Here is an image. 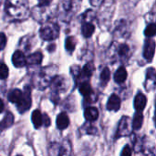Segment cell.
<instances>
[{
	"label": "cell",
	"instance_id": "6da1fadb",
	"mask_svg": "<svg viewBox=\"0 0 156 156\" xmlns=\"http://www.w3.org/2000/svg\"><path fill=\"white\" fill-rule=\"evenodd\" d=\"M7 100L10 102L16 104V109L20 113H24L30 109L32 104L30 87H24V90L19 89L11 90L7 94Z\"/></svg>",
	"mask_w": 156,
	"mask_h": 156
},
{
	"label": "cell",
	"instance_id": "7a4b0ae2",
	"mask_svg": "<svg viewBox=\"0 0 156 156\" xmlns=\"http://www.w3.org/2000/svg\"><path fill=\"white\" fill-rule=\"evenodd\" d=\"M57 71L58 67L55 65H50L40 69L32 79L33 86L39 90H43L49 87L53 78L57 75Z\"/></svg>",
	"mask_w": 156,
	"mask_h": 156
},
{
	"label": "cell",
	"instance_id": "3957f363",
	"mask_svg": "<svg viewBox=\"0 0 156 156\" xmlns=\"http://www.w3.org/2000/svg\"><path fill=\"white\" fill-rule=\"evenodd\" d=\"M6 14L15 19H26L29 14L27 0H6L5 4Z\"/></svg>",
	"mask_w": 156,
	"mask_h": 156
},
{
	"label": "cell",
	"instance_id": "277c9868",
	"mask_svg": "<svg viewBox=\"0 0 156 156\" xmlns=\"http://www.w3.org/2000/svg\"><path fill=\"white\" fill-rule=\"evenodd\" d=\"M107 57L112 63L116 61L126 62L131 57V48L128 44L113 42L107 52Z\"/></svg>",
	"mask_w": 156,
	"mask_h": 156
},
{
	"label": "cell",
	"instance_id": "5b68a950",
	"mask_svg": "<svg viewBox=\"0 0 156 156\" xmlns=\"http://www.w3.org/2000/svg\"><path fill=\"white\" fill-rule=\"evenodd\" d=\"M80 8L79 0H59L58 5V15L61 21L68 23L76 15Z\"/></svg>",
	"mask_w": 156,
	"mask_h": 156
},
{
	"label": "cell",
	"instance_id": "8992f818",
	"mask_svg": "<svg viewBox=\"0 0 156 156\" xmlns=\"http://www.w3.org/2000/svg\"><path fill=\"white\" fill-rule=\"evenodd\" d=\"M49 86L51 87V100L53 102L58 103L60 94L66 92L69 90V79L64 75H56Z\"/></svg>",
	"mask_w": 156,
	"mask_h": 156
},
{
	"label": "cell",
	"instance_id": "52a82bcc",
	"mask_svg": "<svg viewBox=\"0 0 156 156\" xmlns=\"http://www.w3.org/2000/svg\"><path fill=\"white\" fill-rule=\"evenodd\" d=\"M97 17L96 13L93 10H88L85 12V14L83 15V22H82V26H81V33L83 35L84 37L88 38L90 37L94 31H95V26L93 24V21Z\"/></svg>",
	"mask_w": 156,
	"mask_h": 156
},
{
	"label": "cell",
	"instance_id": "ba28073f",
	"mask_svg": "<svg viewBox=\"0 0 156 156\" xmlns=\"http://www.w3.org/2000/svg\"><path fill=\"white\" fill-rule=\"evenodd\" d=\"M113 1L114 0H106L105 2H102L99 6H101V11L100 15H97V17L101 24V26H107L106 27L108 28V24L111 21V16L113 15Z\"/></svg>",
	"mask_w": 156,
	"mask_h": 156
},
{
	"label": "cell",
	"instance_id": "9c48e42d",
	"mask_svg": "<svg viewBox=\"0 0 156 156\" xmlns=\"http://www.w3.org/2000/svg\"><path fill=\"white\" fill-rule=\"evenodd\" d=\"M59 35V27L55 23H46L39 29V36L43 40L51 41Z\"/></svg>",
	"mask_w": 156,
	"mask_h": 156
},
{
	"label": "cell",
	"instance_id": "30bf717a",
	"mask_svg": "<svg viewBox=\"0 0 156 156\" xmlns=\"http://www.w3.org/2000/svg\"><path fill=\"white\" fill-rule=\"evenodd\" d=\"M30 14L36 21H37L38 23H42V24L48 21L51 16V12L48 6H43L39 5L34 6Z\"/></svg>",
	"mask_w": 156,
	"mask_h": 156
},
{
	"label": "cell",
	"instance_id": "8fae6325",
	"mask_svg": "<svg viewBox=\"0 0 156 156\" xmlns=\"http://www.w3.org/2000/svg\"><path fill=\"white\" fill-rule=\"evenodd\" d=\"M133 130V123H132V121H131L130 117L122 116L120 122H119L118 128H117L116 138L128 136V135L132 134Z\"/></svg>",
	"mask_w": 156,
	"mask_h": 156
},
{
	"label": "cell",
	"instance_id": "7c38bea8",
	"mask_svg": "<svg viewBox=\"0 0 156 156\" xmlns=\"http://www.w3.org/2000/svg\"><path fill=\"white\" fill-rule=\"evenodd\" d=\"M115 37H127L130 35L129 23L125 19H121L116 22L115 29L113 33Z\"/></svg>",
	"mask_w": 156,
	"mask_h": 156
},
{
	"label": "cell",
	"instance_id": "4fadbf2b",
	"mask_svg": "<svg viewBox=\"0 0 156 156\" xmlns=\"http://www.w3.org/2000/svg\"><path fill=\"white\" fill-rule=\"evenodd\" d=\"M154 52H155V42L154 40L149 39L145 40L144 47V58L148 61L151 62L154 57Z\"/></svg>",
	"mask_w": 156,
	"mask_h": 156
},
{
	"label": "cell",
	"instance_id": "5bb4252c",
	"mask_svg": "<svg viewBox=\"0 0 156 156\" xmlns=\"http://www.w3.org/2000/svg\"><path fill=\"white\" fill-rule=\"evenodd\" d=\"M43 59V55L41 51H36L26 58V66L30 68H36L40 66Z\"/></svg>",
	"mask_w": 156,
	"mask_h": 156
},
{
	"label": "cell",
	"instance_id": "9a60e30c",
	"mask_svg": "<svg viewBox=\"0 0 156 156\" xmlns=\"http://www.w3.org/2000/svg\"><path fill=\"white\" fill-rule=\"evenodd\" d=\"M36 42V39H35V36L34 35H27V36H25L23 37L20 41H19V44H18V47L21 48V50L24 52H27L29 51L34 44Z\"/></svg>",
	"mask_w": 156,
	"mask_h": 156
},
{
	"label": "cell",
	"instance_id": "2e32d148",
	"mask_svg": "<svg viewBox=\"0 0 156 156\" xmlns=\"http://www.w3.org/2000/svg\"><path fill=\"white\" fill-rule=\"evenodd\" d=\"M155 69L154 68H150L146 72V80L144 82V87L147 91H151L155 88Z\"/></svg>",
	"mask_w": 156,
	"mask_h": 156
},
{
	"label": "cell",
	"instance_id": "e0dca14e",
	"mask_svg": "<svg viewBox=\"0 0 156 156\" xmlns=\"http://www.w3.org/2000/svg\"><path fill=\"white\" fill-rule=\"evenodd\" d=\"M12 63L16 68H23L26 66V56L20 49L16 50L12 56Z\"/></svg>",
	"mask_w": 156,
	"mask_h": 156
},
{
	"label": "cell",
	"instance_id": "ac0fdd59",
	"mask_svg": "<svg viewBox=\"0 0 156 156\" xmlns=\"http://www.w3.org/2000/svg\"><path fill=\"white\" fill-rule=\"evenodd\" d=\"M121 108V99L117 94H112L107 102V110L110 112H118Z\"/></svg>",
	"mask_w": 156,
	"mask_h": 156
},
{
	"label": "cell",
	"instance_id": "d6986e66",
	"mask_svg": "<svg viewBox=\"0 0 156 156\" xmlns=\"http://www.w3.org/2000/svg\"><path fill=\"white\" fill-rule=\"evenodd\" d=\"M146 103H147V98L146 96L142 93L139 92L135 98H134V101H133V106L136 112H143L144 110V108L146 107Z\"/></svg>",
	"mask_w": 156,
	"mask_h": 156
},
{
	"label": "cell",
	"instance_id": "ffe728a7",
	"mask_svg": "<svg viewBox=\"0 0 156 156\" xmlns=\"http://www.w3.org/2000/svg\"><path fill=\"white\" fill-rule=\"evenodd\" d=\"M56 124L58 130H65L69 125V119L66 112H61L58 115L56 120Z\"/></svg>",
	"mask_w": 156,
	"mask_h": 156
},
{
	"label": "cell",
	"instance_id": "44dd1931",
	"mask_svg": "<svg viewBox=\"0 0 156 156\" xmlns=\"http://www.w3.org/2000/svg\"><path fill=\"white\" fill-rule=\"evenodd\" d=\"M84 117L89 122H95L99 118V111L95 107H88L84 111Z\"/></svg>",
	"mask_w": 156,
	"mask_h": 156
},
{
	"label": "cell",
	"instance_id": "7402d4cb",
	"mask_svg": "<svg viewBox=\"0 0 156 156\" xmlns=\"http://www.w3.org/2000/svg\"><path fill=\"white\" fill-rule=\"evenodd\" d=\"M31 120L33 122V125L36 129H39L40 127L43 126L44 124V120H43V114L39 110H35L32 112L31 115Z\"/></svg>",
	"mask_w": 156,
	"mask_h": 156
},
{
	"label": "cell",
	"instance_id": "603a6c76",
	"mask_svg": "<svg viewBox=\"0 0 156 156\" xmlns=\"http://www.w3.org/2000/svg\"><path fill=\"white\" fill-rule=\"evenodd\" d=\"M14 123V115L10 112H7L4 117V119L0 122V133L10 128Z\"/></svg>",
	"mask_w": 156,
	"mask_h": 156
},
{
	"label": "cell",
	"instance_id": "cb8c5ba5",
	"mask_svg": "<svg viewBox=\"0 0 156 156\" xmlns=\"http://www.w3.org/2000/svg\"><path fill=\"white\" fill-rule=\"evenodd\" d=\"M95 70V67L92 62H88L84 65L83 69H80V79H90Z\"/></svg>",
	"mask_w": 156,
	"mask_h": 156
},
{
	"label": "cell",
	"instance_id": "d4e9b609",
	"mask_svg": "<svg viewBox=\"0 0 156 156\" xmlns=\"http://www.w3.org/2000/svg\"><path fill=\"white\" fill-rule=\"evenodd\" d=\"M113 78H114L115 82H117V83H123L126 80V79H127V70H126V69L123 66L120 67L116 70V72L114 73V77Z\"/></svg>",
	"mask_w": 156,
	"mask_h": 156
},
{
	"label": "cell",
	"instance_id": "484cf974",
	"mask_svg": "<svg viewBox=\"0 0 156 156\" xmlns=\"http://www.w3.org/2000/svg\"><path fill=\"white\" fill-rule=\"evenodd\" d=\"M79 90L81 95H83L86 99L90 98L92 94V88L88 81H83L79 86Z\"/></svg>",
	"mask_w": 156,
	"mask_h": 156
},
{
	"label": "cell",
	"instance_id": "4316f807",
	"mask_svg": "<svg viewBox=\"0 0 156 156\" xmlns=\"http://www.w3.org/2000/svg\"><path fill=\"white\" fill-rule=\"evenodd\" d=\"M133 123V129L135 131H139L144 123V115L142 112H136L135 115H134V119L132 122Z\"/></svg>",
	"mask_w": 156,
	"mask_h": 156
},
{
	"label": "cell",
	"instance_id": "83f0119b",
	"mask_svg": "<svg viewBox=\"0 0 156 156\" xmlns=\"http://www.w3.org/2000/svg\"><path fill=\"white\" fill-rule=\"evenodd\" d=\"M71 154H72V149L69 141H64L61 144H59L58 155H69Z\"/></svg>",
	"mask_w": 156,
	"mask_h": 156
},
{
	"label": "cell",
	"instance_id": "f1b7e54d",
	"mask_svg": "<svg viewBox=\"0 0 156 156\" xmlns=\"http://www.w3.org/2000/svg\"><path fill=\"white\" fill-rule=\"evenodd\" d=\"M110 79H111V71H110V69L107 67H105L101 70V75H100V82H101V85L102 87L106 86L107 83L109 82Z\"/></svg>",
	"mask_w": 156,
	"mask_h": 156
},
{
	"label": "cell",
	"instance_id": "f546056e",
	"mask_svg": "<svg viewBox=\"0 0 156 156\" xmlns=\"http://www.w3.org/2000/svg\"><path fill=\"white\" fill-rule=\"evenodd\" d=\"M77 44V39L74 37H68L65 41V48L68 52L72 53L75 49Z\"/></svg>",
	"mask_w": 156,
	"mask_h": 156
},
{
	"label": "cell",
	"instance_id": "4dcf8cb0",
	"mask_svg": "<svg viewBox=\"0 0 156 156\" xmlns=\"http://www.w3.org/2000/svg\"><path fill=\"white\" fill-rule=\"evenodd\" d=\"M156 34V26L154 22H151L144 30V35L147 37H153Z\"/></svg>",
	"mask_w": 156,
	"mask_h": 156
},
{
	"label": "cell",
	"instance_id": "1f68e13d",
	"mask_svg": "<svg viewBox=\"0 0 156 156\" xmlns=\"http://www.w3.org/2000/svg\"><path fill=\"white\" fill-rule=\"evenodd\" d=\"M80 67L78 65H73L70 67V73L73 76L75 81H78L80 79Z\"/></svg>",
	"mask_w": 156,
	"mask_h": 156
},
{
	"label": "cell",
	"instance_id": "d6a6232c",
	"mask_svg": "<svg viewBox=\"0 0 156 156\" xmlns=\"http://www.w3.org/2000/svg\"><path fill=\"white\" fill-rule=\"evenodd\" d=\"M8 74H9V71H8L7 66L5 63L1 62L0 63V80H5V79H7Z\"/></svg>",
	"mask_w": 156,
	"mask_h": 156
},
{
	"label": "cell",
	"instance_id": "836d02e7",
	"mask_svg": "<svg viewBox=\"0 0 156 156\" xmlns=\"http://www.w3.org/2000/svg\"><path fill=\"white\" fill-rule=\"evenodd\" d=\"M86 128H85V131H86V133L87 134H91V135H96L97 133H98V130L95 128V126L91 125V124H85L84 125Z\"/></svg>",
	"mask_w": 156,
	"mask_h": 156
},
{
	"label": "cell",
	"instance_id": "e575fe53",
	"mask_svg": "<svg viewBox=\"0 0 156 156\" xmlns=\"http://www.w3.org/2000/svg\"><path fill=\"white\" fill-rule=\"evenodd\" d=\"M49 154L52 155H58L59 154V144H53L52 146L49 149Z\"/></svg>",
	"mask_w": 156,
	"mask_h": 156
},
{
	"label": "cell",
	"instance_id": "d590c367",
	"mask_svg": "<svg viewBox=\"0 0 156 156\" xmlns=\"http://www.w3.org/2000/svg\"><path fill=\"white\" fill-rule=\"evenodd\" d=\"M6 36L5 35V33L0 32V51L3 50L6 45Z\"/></svg>",
	"mask_w": 156,
	"mask_h": 156
},
{
	"label": "cell",
	"instance_id": "8d00e7d4",
	"mask_svg": "<svg viewBox=\"0 0 156 156\" xmlns=\"http://www.w3.org/2000/svg\"><path fill=\"white\" fill-rule=\"evenodd\" d=\"M132 149L129 145H125L124 148L122 149V153H121V155L122 156H130L132 155Z\"/></svg>",
	"mask_w": 156,
	"mask_h": 156
},
{
	"label": "cell",
	"instance_id": "74e56055",
	"mask_svg": "<svg viewBox=\"0 0 156 156\" xmlns=\"http://www.w3.org/2000/svg\"><path fill=\"white\" fill-rule=\"evenodd\" d=\"M37 1H38V5L43 6H49V5L52 2V0H37Z\"/></svg>",
	"mask_w": 156,
	"mask_h": 156
},
{
	"label": "cell",
	"instance_id": "f35d334b",
	"mask_svg": "<svg viewBox=\"0 0 156 156\" xmlns=\"http://www.w3.org/2000/svg\"><path fill=\"white\" fill-rule=\"evenodd\" d=\"M89 1L92 6H99L104 0H89Z\"/></svg>",
	"mask_w": 156,
	"mask_h": 156
},
{
	"label": "cell",
	"instance_id": "ab89813d",
	"mask_svg": "<svg viewBox=\"0 0 156 156\" xmlns=\"http://www.w3.org/2000/svg\"><path fill=\"white\" fill-rule=\"evenodd\" d=\"M140 0H128V2L132 5H136L139 3Z\"/></svg>",
	"mask_w": 156,
	"mask_h": 156
},
{
	"label": "cell",
	"instance_id": "60d3db41",
	"mask_svg": "<svg viewBox=\"0 0 156 156\" xmlns=\"http://www.w3.org/2000/svg\"><path fill=\"white\" fill-rule=\"evenodd\" d=\"M4 107H5V106H4V101H3L0 99V113L3 112V110H4Z\"/></svg>",
	"mask_w": 156,
	"mask_h": 156
},
{
	"label": "cell",
	"instance_id": "b9f144b4",
	"mask_svg": "<svg viewBox=\"0 0 156 156\" xmlns=\"http://www.w3.org/2000/svg\"><path fill=\"white\" fill-rule=\"evenodd\" d=\"M2 3H3V0H0V6L2 5Z\"/></svg>",
	"mask_w": 156,
	"mask_h": 156
}]
</instances>
